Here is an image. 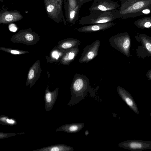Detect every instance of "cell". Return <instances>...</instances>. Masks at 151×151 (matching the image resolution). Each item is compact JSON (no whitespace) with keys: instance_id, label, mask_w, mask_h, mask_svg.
I'll return each mask as SVG.
<instances>
[{"instance_id":"cell-5","label":"cell","mask_w":151,"mask_h":151,"mask_svg":"<svg viewBox=\"0 0 151 151\" xmlns=\"http://www.w3.org/2000/svg\"><path fill=\"white\" fill-rule=\"evenodd\" d=\"M119 6L118 3L112 0H94L88 11H108L116 9Z\"/></svg>"},{"instance_id":"cell-10","label":"cell","mask_w":151,"mask_h":151,"mask_svg":"<svg viewBox=\"0 0 151 151\" xmlns=\"http://www.w3.org/2000/svg\"><path fill=\"white\" fill-rule=\"evenodd\" d=\"M84 126L83 123H75L66 125L63 127V129L67 132L75 133L81 130Z\"/></svg>"},{"instance_id":"cell-12","label":"cell","mask_w":151,"mask_h":151,"mask_svg":"<svg viewBox=\"0 0 151 151\" xmlns=\"http://www.w3.org/2000/svg\"><path fill=\"white\" fill-rule=\"evenodd\" d=\"M2 49L4 50V51H6L7 52H9L12 54L14 55H18L20 54H22V53H24V52L22 51H19L17 50H12L11 49H7L5 48H2Z\"/></svg>"},{"instance_id":"cell-9","label":"cell","mask_w":151,"mask_h":151,"mask_svg":"<svg viewBox=\"0 0 151 151\" xmlns=\"http://www.w3.org/2000/svg\"><path fill=\"white\" fill-rule=\"evenodd\" d=\"M80 44V41L77 39L67 38L59 42L58 48L64 52L72 48L78 47Z\"/></svg>"},{"instance_id":"cell-20","label":"cell","mask_w":151,"mask_h":151,"mask_svg":"<svg viewBox=\"0 0 151 151\" xmlns=\"http://www.w3.org/2000/svg\"><path fill=\"white\" fill-rule=\"evenodd\" d=\"M151 26V24L149 22H147L145 23L144 24V26L146 28H148Z\"/></svg>"},{"instance_id":"cell-17","label":"cell","mask_w":151,"mask_h":151,"mask_svg":"<svg viewBox=\"0 0 151 151\" xmlns=\"http://www.w3.org/2000/svg\"><path fill=\"white\" fill-rule=\"evenodd\" d=\"M46 99L48 102H50L51 100V95L49 92L47 93L46 95Z\"/></svg>"},{"instance_id":"cell-14","label":"cell","mask_w":151,"mask_h":151,"mask_svg":"<svg viewBox=\"0 0 151 151\" xmlns=\"http://www.w3.org/2000/svg\"><path fill=\"white\" fill-rule=\"evenodd\" d=\"M143 3L142 2H138L136 3L133 5V8L135 9H138L141 8L143 5Z\"/></svg>"},{"instance_id":"cell-3","label":"cell","mask_w":151,"mask_h":151,"mask_svg":"<svg viewBox=\"0 0 151 151\" xmlns=\"http://www.w3.org/2000/svg\"><path fill=\"white\" fill-rule=\"evenodd\" d=\"M109 41L112 47L126 56L128 55L130 41L126 33L116 34L111 37Z\"/></svg>"},{"instance_id":"cell-16","label":"cell","mask_w":151,"mask_h":151,"mask_svg":"<svg viewBox=\"0 0 151 151\" xmlns=\"http://www.w3.org/2000/svg\"><path fill=\"white\" fill-rule=\"evenodd\" d=\"M5 20L8 22H10L13 19V16L11 14L6 15L5 17Z\"/></svg>"},{"instance_id":"cell-11","label":"cell","mask_w":151,"mask_h":151,"mask_svg":"<svg viewBox=\"0 0 151 151\" xmlns=\"http://www.w3.org/2000/svg\"><path fill=\"white\" fill-rule=\"evenodd\" d=\"M38 65V63L36 62L30 69L27 77L29 80L31 81L39 77L38 75L40 73V67H39Z\"/></svg>"},{"instance_id":"cell-7","label":"cell","mask_w":151,"mask_h":151,"mask_svg":"<svg viewBox=\"0 0 151 151\" xmlns=\"http://www.w3.org/2000/svg\"><path fill=\"white\" fill-rule=\"evenodd\" d=\"M113 22L91 24L81 27L76 29L78 31L82 32H91L104 31L114 25Z\"/></svg>"},{"instance_id":"cell-1","label":"cell","mask_w":151,"mask_h":151,"mask_svg":"<svg viewBox=\"0 0 151 151\" xmlns=\"http://www.w3.org/2000/svg\"><path fill=\"white\" fill-rule=\"evenodd\" d=\"M70 89L71 97L68 104L69 106L77 104L84 99L89 92L92 95L93 93L89 79L85 75L80 74L74 75Z\"/></svg>"},{"instance_id":"cell-23","label":"cell","mask_w":151,"mask_h":151,"mask_svg":"<svg viewBox=\"0 0 151 151\" xmlns=\"http://www.w3.org/2000/svg\"><path fill=\"white\" fill-rule=\"evenodd\" d=\"M85 135L86 136H87V135H88V134H89V132L88 131V130H86L85 131Z\"/></svg>"},{"instance_id":"cell-13","label":"cell","mask_w":151,"mask_h":151,"mask_svg":"<svg viewBox=\"0 0 151 151\" xmlns=\"http://www.w3.org/2000/svg\"><path fill=\"white\" fill-rule=\"evenodd\" d=\"M129 147L133 149L140 148L142 147V145L141 144L137 142H132L129 144Z\"/></svg>"},{"instance_id":"cell-24","label":"cell","mask_w":151,"mask_h":151,"mask_svg":"<svg viewBox=\"0 0 151 151\" xmlns=\"http://www.w3.org/2000/svg\"><path fill=\"white\" fill-rule=\"evenodd\" d=\"M0 119L1 121H4L6 119V118H1Z\"/></svg>"},{"instance_id":"cell-22","label":"cell","mask_w":151,"mask_h":151,"mask_svg":"<svg viewBox=\"0 0 151 151\" xmlns=\"http://www.w3.org/2000/svg\"><path fill=\"white\" fill-rule=\"evenodd\" d=\"M150 10L148 9L144 10L142 11V12L144 14H147L150 12Z\"/></svg>"},{"instance_id":"cell-6","label":"cell","mask_w":151,"mask_h":151,"mask_svg":"<svg viewBox=\"0 0 151 151\" xmlns=\"http://www.w3.org/2000/svg\"><path fill=\"white\" fill-rule=\"evenodd\" d=\"M81 5L78 0H68L67 17L69 22L74 24L79 19V15Z\"/></svg>"},{"instance_id":"cell-18","label":"cell","mask_w":151,"mask_h":151,"mask_svg":"<svg viewBox=\"0 0 151 151\" xmlns=\"http://www.w3.org/2000/svg\"><path fill=\"white\" fill-rule=\"evenodd\" d=\"M54 6L52 5H48L47 8V10L48 12H51L53 10Z\"/></svg>"},{"instance_id":"cell-4","label":"cell","mask_w":151,"mask_h":151,"mask_svg":"<svg viewBox=\"0 0 151 151\" xmlns=\"http://www.w3.org/2000/svg\"><path fill=\"white\" fill-rule=\"evenodd\" d=\"M101 42L96 40L91 44L86 46L83 49L79 62L81 63H88L98 55Z\"/></svg>"},{"instance_id":"cell-8","label":"cell","mask_w":151,"mask_h":151,"mask_svg":"<svg viewBox=\"0 0 151 151\" xmlns=\"http://www.w3.org/2000/svg\"><path fill=\"white\" fill-rule=\"evenodd\" d=\"M79 51L78 47L73 48L66 50L60 60V62L64 65H68L74 60Z\"/></svg>"},{"instance_id":"cell-21","label":"cell","mask_w":151,"mask_h":151,"mask_svg":"<svg viewBox=\"0 0 151 151\" xmlns=\"http://www.w3.org/2000/svg\"><path fill=\"white\" fill-rule=\"evenodd\" d=\"M6 121L7 123L11 124H13L15 122L12 119H6Z\"/></svg>"},{"instance_id":"cell-19","label":"cell","mask_w":151,"mask_h":151,"mask_svg":"<svg viewBox=\"0 0 151 151\" xmlns=\"http://www.w3.org/2000/svg\"><path fill=\"white\" fill-rule=\"evenodd\" d=\"M92 0H78L80 4L83 6V4L86 3H88Z\"/></svg>"},{"instance_id":"cell-15","label":"cell","mask_w":151,"mask_h":151,"mask_svg":"<svg viewBox=\"0 0 151 151\" xmlns=\"http://www.w3.org/2000/svg\"><path fill=\"white\" fill-rule=\"evenodd\" d=\"M9 30L13 32H15L17 30V28L14 24H11L9 26Z\"/></svg>"},{"instance_id":"cell-2","label":"cell","mask_w":151,"mask_h":151,"mask_svg":"<svg viewBox=\"0 0 151 151\" xmlns=\"http://www.w3.org/2000/svg\"><path fill=\"white\" fill-rule=\"evenodd\" d=\"M119 17V11L117 9L108 11H96L81 17L78 24L83 25L111 22Z\"/></svg>"}]
</instances>
